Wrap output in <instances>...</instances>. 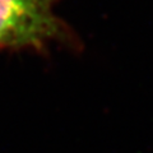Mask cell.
<instances>
[{"label": "cell", "mask_w": 153, "mask_h": 153, "mask_svg": "<svg viewBox=\"0 0 153 153\" xmlns=\"http://www.w3.org/2000/svg\"><path fill=\"white\" fill-rule=\"evenodd\" d=\"M57 0H0V49L45 51L51 44L71 51L82 41L55 13Z\"/></svg>", "instance_id": "1"}]
</instances>
